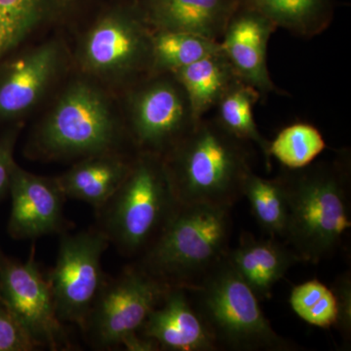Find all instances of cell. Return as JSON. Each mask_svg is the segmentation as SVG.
Returning a JSON list of instances; mask_svg holds the SVG:
<instances>
[{
  "label": "cell",
  "mask_w": 351,
  "mask_h": 351,
  "mask_svg": "<svg viewBox=\"0 0 351 351\" xmlns=\"http://www.w3.org/2000/svg\"><path fill=\"white\" fill-rule=\"evenodd\" d=\"M126 145L132 147L119 97L71 71L34 127L29 152L39 158H83L124 152Z\"/></svg>",
  "instance_id": "cell-1"
},
{
  "label": "cell",
  "mask_w": 351,
  "mask_h": 351,
  "mask_svg": "<svg viewBox=\"0 0 351 351\" xmlns=\"http://www.w3.org/2000/svg\"><path fill=\"white\" fill-rule=\"evenodd\" d=\"M138 332L156 341L160 350H219L213 335L189 297L188 289L182 286H170Z\"/></svg>",
  "instance_id": "cell-16"
},
{
  "label": "cell",
  "mask_w": 351,
  "mask_h": 351,
  "mask_svg": "<svg viewBox=\"0 0 351 351\" xmlns=\"http://www.w3.org/2000/svg\"><path fill=\"white\" fill-rule=\"evenodd\" d=\"M75 32V73L117 96L151 75L154 29L140 0H103Z\"/></svg>",
  "instance_id": "cell-3"
},
{
  "label": "cell",
  "mask_w": 351,
  "mask_h": 351,
  "mask_svg": "<svg viewBox=\"0 0 351 351\" xmlns=\"http://www.w3.org/2000/svg\"><path fill=\"white\" fill-rule=\"evenodd\" d=\"M173 73L188 95L196 121L214 110L226 92L241 80L223 50Z\"/></svg>",
  "instance_id": "cell-20"
},
{
  "label": "cell",
  "mask_w": 351,
  "mask_h": 351,
  "mask_svg": "<svg viewBox=\"0 0 351 351\" xmlns=\"http://www.w3.org/2000/svg\"><path fill=\"white\" fill-rule=\"evenodd\" d=\"M178 205L162 157L136 152L125 180L98 211L101 230L126 255L144 253Z\"/></svg>",
  "instance_id": "cell-7"
},
{
  "label": "cell",
  "mask_w": 351,
  "mask_h": 351,
  "mask_svg": "<svg viewBox=\"0 0 351 351\" xmlns=\"http://www.w3.org/2000/svg\"><path fill=\"white\" fill-rule=\"evenodd\" d=\"M0 300L38 348H69L64 324L55 311L49 283L39 270L34 247L25 263L7 257L0 249Z\"/></svg>",
  "instance_id": "cell-12"
},
{
  "label": "cell",
  "mask_w": 351,
  "mask_h": 351,
  "mask_svg": "<svg viewBox=\"0 0 351 351\" xmlns=\"http://www.w3.org/2000/svg\"><path fill=\"white\" fill-rule=\"evenodd\" d=\"M71 71V50L61 34L14 53L0 64V123L34 112Z\"/></svg>",
  "instance_id": "cell-9"
},
{
  "label": "cell",
  "mask_w": 351,
  "mask_h": 351,
  "mask_svg": "<svg viewBox=\"0 0 351 351\" xmlns=\"http://www.w3.org/2000/svg\"><path fill=\"white\" fill-rule=\"evenodd\" d=\"M8 232L15 239H34L59 232L64 226V195L57 178L32 174L16 164Z\"/></svg>",
  "instance_id": "cell-14"
},
{
  "label": "cell",
  "mask_w": 351,
  "mask_h": 351,
  "mask_svg": "<svg viewBox=\"0 0 351 351\" xmlns=\"http://www.w3.org/2000/svg\"><path fill=\"white\" fill-rule=\"evenodd\" d=\"M289 207L285 240L302 262L331 258L350 228V154L281 172Z\"/></svg>",
  "instance_id": "cell-2"
},
{
  "label": "cell",
  "mask_w": 351,
  "mask_h": 351,
  "mask_svg": "<svg viewBox=\"0 0 351 351\" xmlns=\"http://www.w3.org/2000/svg\"><path fill=\"white\" fill-rule=\"evenodd\" d=\"M22 124L15 122L4 133L0 134V200L9 193L11 179L16 161L14 160V149L19 136Z\"/></svg>",
  "instance_id": "cell-29"
},
{
  "label": "cell",
  "mask_w": 351,
  "mask_h": 351,
  "mask_svg": "<svg viewBox=\"0 0 351 351\" xmlns=\"http://www.w3.org/2000/svg\"><path fill=\"white\" fill-rule=\"evenodd\" d=\"M243 197L250 203L252 213L258 226L272 239H285L289 207L282 176L267 179L252 171L244 182Z\"/></svg>",
  "instance_id": "cell-23"
},
{
  "label": "cell",
  "mask_w": 351,
  "mask_h": 351,
  "mask_svg": "<svg viewBox=\"0 0 351 351\" xmlns=\"http://www.w3.org/2000/svg\"><path fill=\"white\" fill-rule=\"evenodd\" d=\"M135 154L113 152L83 157L57 181L66 198L84 201L99 211L125 180Z\"/></svg>",
  "instance_id": "cell-19"
},
{
  "label": "cell",
  "mask_w": 351,
  "mask_h": 351,
  "mask_svg": "<svg viewBox=\"0 0 351 351\" xmlns=\"http://www.w3.org/2000/svg\"><path fill=\"white\" fill-rule=\"evenodd\" d=\"M230 209L178 205L138 267L168 285L193 287L230 251Z\"/></svg>",
  "instance_id": "cell-5"
},
{
  "label": "cell",
  "mask_w": 351,
  "mask_h": 351,
  "mask_svg": "<svg viewBox=\"0 0 351 351\" xmlns=\"http://www.w3.org/2000/svg\"><path fill=\"white\" fill-rule=\"evenodd\" d=\"M186 289L195 295L193 304L213 335L219 350H301L294 341L277 334L261 308L260 300L226 256L195 286Z\"/></svg>",
  "instance_id": "cell-6"
},
{
  "label": "cell",
  "mask_w": 351,
  "mask_h": 351,
  "mask_svg": "<svg viewBox=\"0 0 351 351\" xmlns=\"http://www.w3.org/2000/svg\"><path fill=\"white\" fill-rule=\"evenodd\" d=\"M154 32H179L221 40L241 0H140Z\"/></svg>",
  "instance_id": "cell-17"
},
{
  "label": "cell",
  "mask_w": 351,
  "mask_h": 351,
  "mask_svg": "<svg viewBox=\"0 0 351 351\" xmlns=\"http://www.w3.org/2000/svg\"><path fill=\"white\" fill-rule=\"evenodd\" d=\"M337 302V328L346 345L351 339V276L346 271L337 277L332 287Z\"/></svg>",
  "instance_id": "cell-28"
},
{
  "label": "cell",
  "mask_w": 351,
  "mask_h": 351,
  "mask_svg": "<svg viewBox=\"0 0 351 351\" xmlns=\"http://www.w3.org/2000/svg\"><path fill=\"white\" fill-rule=\"evenodd\" d=\"M326 142L321 132L311 124L298 122L277 134L269 142L270 158L274 157L285 169L306 167L326 149Z\"/></svg>",
  "instance_id": "cell-25"
},
{
  "label": "cell",
  "mask_w": 351,
  "mask_h": 351,
  "mask_svg": "<svg viewBox=\"0 0 351 351\" xmlns=\"http://www.w3.org/2000/svg\"><path fill=\"white\" fill-rule=\"evenodd\" d=\"M267 18L276 29L313 38L323 34L334 18V0H242Z\"/></svg>",
  "instance_id": "cell-21"
},
{
  "label": "cell",
  "mask_w": 351,
  "mask_h": 351,
  "mask_svg": "<svg viewBox=\"0 0 351 351\" xmlns=\"http://www.w3.org/2000/svg\"><path fill=\"white\" fill-rule=\"evenodd\" d=\"M221 52L219 41L179 32H154L152 71L173 73Z\"/></svg>",
  "instance_id": "cell-24"
},
{
  "label": "cell",
  "mask_w": 351,
  "mask_h": 351,
  "mask_svg": "<svg viewBox=\"0 0 351 351\" xmlns=\"http://www.w3.org/2000/svg\"><path fill=\"white\" fill-rule=\"evenodd\" d=\"M276 27L267 18L240 2L221 36V50L240 80L261 94L278 92L267 69V45Z\"/></svg>",
  "instance_id": "cell-15"
},
{
  "label": "cell",
  "mask_w": 351,
  "mask_h": 351,
  "mask_svg": "<svg viewBox=\"0 0 351 351\" xmlns=\"http://www.w3.org/2000/svg\"><path fill=\"white\" fill-rule=\"evenodd\" d=\"M38 346L0 300V351H32Z\"/></svg>",
  "instance_id": "cell-27"
},
{
  "label": "cell",
  "mask_w": 351,
  "mask_h": 351,
  "mask_svg": "<svg viewBox=\"0 0 351 351\" xmlns=\"http://www.w3.org/2000/svg\"><path fill=\"white\" fill-rule=\"evenodd\" d=\"M103 0H0V64L48 32L75 31Z\"/></svg>",
  "instance_id": "cell-13"
},
{
  "label": "cell",
  "mask_w": 351,
  "mask_h": 351,
  "mask_svg": "<svg viewBox=\"0 0 351 351\" xmlns=\"http://www.w3.org/2000/svg\"><path fill=\"white\" fill-rule=\"evenodd\" d=\"M289 302L293 311L313 326L329 329L336 324L337 302L334 292L316 279L293 288Z\"/></svg>",
  "instance_id": "cell-26"
},
{
  "label": "cell",
  "mask_w": 351,
  "mask_h": 351,
  "mask_svg": "<svg viewBox=\"0 0 351 351\" xmlns=\"http://www.w3.org/2000/svg\"><path fill=\"white\" fill-rule=\"evenodd\" d=\"M169 288L140 267H130L105 281L82 329L96 348L121 346L127 337L140 332Z\"/></svg>",
  "instance_id": "cell-10"
},
{
  "label": "cell",
  "mask_w": 351,
  "mask_h": 351,
  "mask_svg": "<svg viewBox=\"0 0 351 351\" xmlns=\"http://www.w3.org/2000/svg\"><path fill=\"white\" fill-rule=\"evenodd\" d=\"M117 97L135 152L164 157L198 122L173 73H151Z\"/></svg>",
  "instance_id": "cell-8"
},
{
  "label": "cell",
  "mask_w": 351,
  "mask_h": 351,
  "mask_svg": "<svg viewBox=\"0 0 351 351\" xmlns=\"http://www.w3.org/2000/svg\"><path fill=\"white\" fill-rule=\"evenodd\" d=\"M162 158L179 204L232 208L253 171L249 144L215 117L201 119Z\"/></svg>",
  "instance_id": "cell-4"
},
{
  "label": "cell",
  "mask_w": 351,
  "mask_h": 351,
  "mask_svg": "<svg viewBox=\"0 0 351 351\" xmlns=\"http://www.w3.org/2000/svg\"><path fill=\"white\" fill-rule=\"evenodd\" d=\"M226 258L250 286L260 301L269 299L272 288L301 258L291 247L276 239H258L249 232L240 237L237 248Z\"/></svg>",
  "instance_id": "cell-18"
},
{
  "label": "cell",
  "mask_w": 351,
  "mask_h": 351,
  "mask_svg": "<svg viewBox=\"0 0 351 351\" xmlns=\"http://www.w3.org/2000/svg\"><path fill=\"white\" fill-rule=\"evenodd\" d=\"M261 97L262 94L255 87L239 80L215 108L217 110L215 119L235 137L247 144L257 145L269 165V142L261 134L254 117V107Z\"/></svg>",
  "instance_id": "cell-22"
},
{
  "label": "cell",
  "mask_w": 351,
  "mask_h": 351,
  "mask_svg": "<svg viewBox=\"0 0 351 351\" xmlns=\"http://www.w3.org/2000/svg\"><path fill=\"white\" fill-rule=\"evenodd\" d=\"M110 240L103 230L63 233L56 265L46 277L59 320L83 328L105 283L101 256Z\"/></svg>",
  "instance_id": "cell-11"
}]
</instances>
